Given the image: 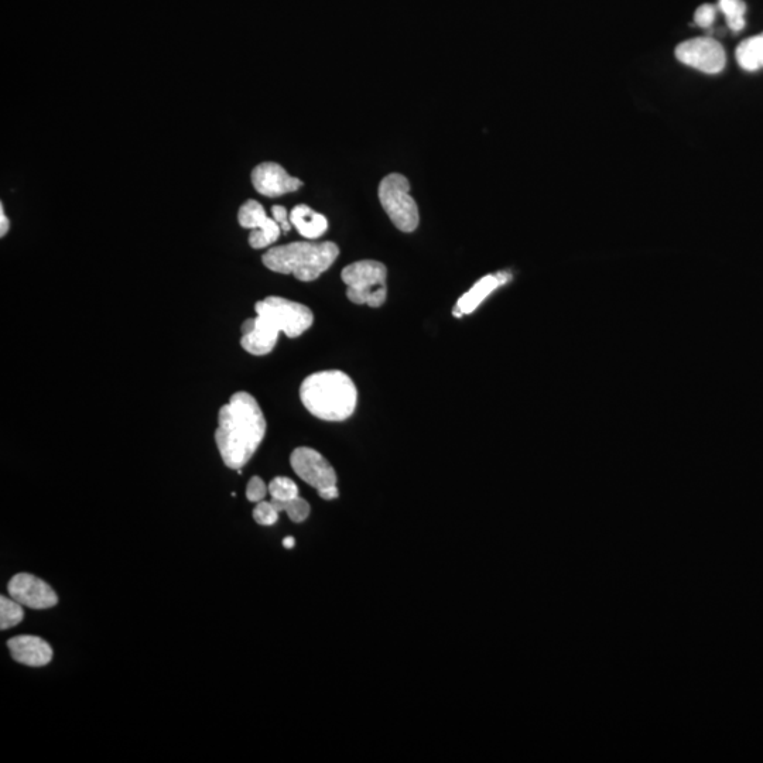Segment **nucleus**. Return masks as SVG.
I'll return each mask as SVG.
<instances>
[{
	"instance_id": "obj_16",
	"label": "nucleus",
	"mask_w": 763,
	"mask_h": 763,
	"mask_svg": "<svg viewBox=\"0 0 763 763\" xmlns=\"http://www.w3.org/2000/svg\"><path fill=\"white\" fill-rule=\"evenodd\" d=\"M718 10L725 16L727 25L732 32H741L745 27L747 5L744 0H718Z\"/></svg>"
},
{
	"instance_id": "obj_25",
	"label": "nucleus",
	"mask_w": 763,
	"mask_h": 763,
	"mask_svg": "<svg viewBox=\"0 0 763 763\" xmlns=\"http://www.w3.org/2000/svg\"><path fill=\"white\" fill-rule=\"evenodd\" d=\"M294 543H296L294 537H286V539L283 540V546H285V549H293Z\"/></svg>"
},
{
	"instance_id": "obj_21",
	"label": "nucleus",
	"mask_w": 763,
	"mask_h": 763,
	"mask_svg": "<svg viewBox=\"0 0 763 763\" xmlns=\"http://www.w3.org/2000/svg\"><path fill=\"white\" fill-rule=\"evenodd\" d=\"M268 492L269 487H266L263 479L259 477H253L251 481H249L248 488H246V498H248V501L256 502V504H259V502H262L263 499L266 498Z\"/></svg>"
},
{
	"instance_id": "obj_11",
	"label": "nucleus",
	"mask_w": 763,
	"mask_h": 763,
	"mask_svg": "<svg viewBox=\"0 0 763 763\" xmlns=\"http://www.w3.org/2000/svg\"><path fill=\"white\" fill-rule=\"evenodd\" d=\"M252 184L259 194L276 198L294 193L303 186V181L290 176L280 164L262 163L252 171Z\"/></svg>"
},
{
	"instance_id": "obj_7",
	"label": "nucleus",
	"mask_w": 763,
	"mask_h": 763,
	"mask_svg": "<svg viewBox=\"0 0 763 763\" xmlns=\"http://www.w3.org/2000/svg\"><path fill=\"white\" fill-rule=\"evenodd\" d=\"M676 57L680 63L706 74L720 73L727 64L724 47L710 37L684 41L677 47Z\"/></svg>"
},
{
	"instance_id": "obj_26",
	"label": "nucleus",
	"mask_w": 763,
	"mask_h": 763,
	"mask_svg": "<svg viewBox=\"0 0 763 763\" xmlns=\"http://www.w3.org/2000/svg\"><path fill=\"white\" fill-rule=\"evenodd\" d=\"M759 39H761L762 65H763V34H759Z\"/></svg>"
},
{
	"instance_id": "obj_24",
	"label": "nucleus",
	"mask_w": 763,
	"mask_h": 763,
	"mask_svg": "<svg viewBox=\"0 0 763 763\" xmlns=\"http://www.w3.org/2000/svg\"><path fill=\"white\" fill-rule=\"evenodd\" d=\"M9 220L8 217L5 215V210H3V205L0 207V236H5L9 232Z\"/></svg>"
},
{
	"instance_id": "obj_14",
	"label": "nucleus",
	"mask_w": 763,
	"mask_h": 763,
	"mask_svg": "<svg viewBox=\"0 0 763 763\" xmlns=\"http://www.w3.org/2000/svg\"><path fill=\"white\" fill-rule=\"evenodd\" d=\"M290 222L307 239H317L328 229L327 218L323 214L311 210L309 205H297L290 212Z\"/></svg>"
},
{
	"instance_id": "obj_15",
	"label": "nucleus",
	"mask_w": 763,
	"mask_h": 763,
	"mask_svg": "<svg viewBox=\"0 0 763 763\" xmlns=\"http://www.w3.org/2000/svg\"><path fill=\"white\" fill-rule=\"evenodd\" d=\"M737 60L744 70L755 71L763 67L761 39H759V36L749 37V39L739 44Z\"/></svg>"
},
{
	"instance_id": "obj_9",
	"label": "nucleus",
	"mask_w": 763,
	"mask_h": 763,
	"mask_svg": "<svg viewBox=\"0 0 763 763\" xmlns=\"http://www.w3.org/2000/svg\"><path fill=\"white\" fill-rule=\"evenodd\" d=\"M238 221L242 228L252 229L249 245L253 249L268 248L279 239L282 228L275 218H269L265 208L258 201L249 200L238 212Z\"/></svg>"
},
{
	"instance_id": "obj_5",
	"label": "nucleus",
	"mask_w": 763,
	"mask_h": 763,
	"mask_svg": "<svg viewBox=\"0 0 763 763\" xmlns=\"http://www.w3.org/2000/svg\"><path fill=\"white\" fill-rule=\"evenodd\" d=\"M386 266L376 260H359L342 270V282L347 285L348 299L355 304L378 309L386 301Z\"/></svg>"
},
{
	"instance_id": "obj_4",
	"label": "nucleus",
	"mask_w": 763,
	"mask_h": 763,
	"mask_svg": "<svg viewBox=\"0 0 763 763\" xmlns=\"http://www.w3.org/2000/svg\"><path fill=\"white\" fill-rule=\"evenodd\" d=\"M338 255L340 249L333 242H293L269 249L263 255V263L272 272L313 282L333 266Z\"/></svg>"
},
{
	"instance_id": "obj_17",
	"label": "nucleus",
	"mask_w": 763,
	"mask_h": 763,
	"mask_svg": "<svg viewBox=\"0 0 763 763\" xmlns=\"http://www.w3.org/2000/svg\"><path fill=\"white\" fill-rule=\"evenodd\" d=\"M25 618L23 605L10 598L0 597V629L15 628Z\"/></svg>"
},
{
	"instance_id": "obj_23",
	"label": "nucleus",
	"mask_w": 763,
	"mask_h": 763,
	"mask_svg": "<svg viewBox=\"0 0 763 763\" xmlns=\"http://www.w3.org/2000/svg\"><path fill=\"white\" fill-rule=\"evenodd\" d=\"M272 214L273 218H275V221L280 225V228H282L283 232H289L290 229H292L290 215L285 207H282V205H275V207L272 208Z\"/></svg>"
},
{
	"instance_id": "obj_20",
	"label": "nucleus",
	"mask_w": 763,
	"mask_h": 763,
	"mask_svg": "<svg viewBox=\"0 0 763 763\" xmlns=\"http://www.w3.org/2000/svg\"><path fill=\"white\" fill-rule=\"evenodd\" d=\"M280 512L277 511L276 506L272 504V501H262L256 505L255 511H253V519L260 526H273L279 520Z\"/></svg>"
},
{
	"instance_id": "obj_8",
	"label": "nucleus",
	"mask_w": 763,
	"mask_h": 763,
	"mask_svg": "<svg viewBox=\"0 0 763 763\" xmlns=\"http://www.w3.org/2000/svg\"><path fill=\"white\" fill-rule=\"evenodd\" d=\"M290 464L304 482L317 489L318 494L325 489L337 487V472L333 465L313 448H296L290 457Z\"/></svg>"
},
{
	"instance_id": "obj_12",
	"label": "nucleus",
	"mask_w": 763,
	"mask_h": 763,
	"mask_svg": "<svg viewBox=\"0 0 763 763\" xmlns=\"http://www.w3.org/2000/svg\"><path fill=\"white\" fill-rule=\"evenodd\" d=\"M10 655L22 665L41 667L53 660V649L39 636H16L8 642Z\"/></svg>"
},
{
	"instance_id": "obj_13",
	"label": "nucleus",
	"mask_w": 763,
	"mask_h": 763,
	"mask_svg": "<svg viewBox=\"0 0 763 763\" xmlns=\"http://www.w3.org/2000/svg\"><path fill=\"white\" fill-rule=\"evenodd\" d=\"M509 279H511L509 273L501 272L479 280L477 285L472 287L471 290H468V292L457 301L453 310L454 316L463 317L465 314H471L472 311L477 309L482 301L487 299L489 294L494 292L495 289H498L499 286L505 285Z\"/></svg>"
},
{
	"instance_id": "obj_10",
	"label": "nucleus",
	"mask_w": 763,
	"mask_h": 763,
	"mask_svg": "<svg viewBox=\"0 0 763 763\" xmlns=\"http://www.w3.org/2000/svg\"><path fill=\"white\" fill-rule=\"evenodd\" d=\"M8 591L13 600L27 608H53L58 602L56 591L51 588V585L32 574H16L9 581Z\"/></svg>"
},
{
	"instance_id": "obj_6",
	"label": "nucleus",
	"mask_w": 763,
	"mask_h": 763,
	"mask_svg": "<svg viewBox=\"0 0 763 763\" xmlns=\"http://www.w3.org/2000/svg\"><path fill=\"white\" fill-rule=\"evenodd\" d=\"M379 200L390 221L402 232L419 227V208L410 195V183L402 174H389L379 184Z\"/></svg>"
},
{
	"instance_id": "obj_3",
	"label": "nucleus",
	"mask_w": 763,
	"mask_h": 763,
	"mask_svg": "<svg viewBox=\"0 0 763 763\" xmlns=\"http://www.w3.org/2000/svg\"><path fill=\"white\" fill-rule=\"evenodd\" d=\"M300 399L313 416L325 422H344L357 409L358 390L347 374L323 371L304 379Z\"/></svg>"
},
{
	"instance_id": "obj_22",
	"label": "nucleus",
	"mask_w": 763,
	"mask_h": 763,
	"mask_svg": "<svg viewBox=\"0 0 763 763\" xmlns=\"http://www.w3.org/2000/svg\"><path fill=\"white\" fill-rule=\"evenodd\" d=\"M715 17H717V8L710 5V3H706V5H701L700 8H697L696 13H694V23L697 26L703 27V29H708V27L713 26Z\"/></svg>"
},
{
	"instance_id": "obj_1",
	"label": "nucleus",
	"mask_w": 763,
	"mask_h": 763,
	"mask_svg": "<svg viewBox=\"0 0 763 763\" xmlns=\"http://www.w3.org/2000/svg\"><path fill=\"white\" fill-rule=\"evenodd\" d=\"M265 434V416L248 392L235 393L220 410L215 441L228 468L241 471L258 450Z\"/></svg>"
},
{
	"instance_id": "obj_2",
	"label": "nucleus",
	"mask_w": 763,
	"mask_h": 763,
	"mask_svg": "<svg viewBox=\"0 0 763 763\" xmlns=\"http://www.w3.org/2000/svg\"><path fill=\"white\" fill-rule=\"evenodd\" d=\"M255 318H249L242 325V348L249 354L262 357L275 348L279 334L296 338L314 323L313 311L296 301L283 297H268L258 301Z\"/></svg>"
},
{
	"instance_id": "obj_18",
	"label": "nucleus",
	"mask_w": 763,
	"mask_h": 763,
	"mask_svg": "<svg viewBox=\"0 0 763 763\" xmlns=\"http://www.w3.org/2000/svg\"><path fill=\"white\" fill-rule=\"evenodd\" d=\"M270 501H272V504L276 506L277 511L286 512L287 515H289V518L293 520V522L301 523L309 518V502L304 501V499L300 498V496H296V498L290 499V501L287 502H277L273 501V499H270Z\"/></svg>"
},
{
	"instance_id": "obj_19",
	"label": "nucleus",
	"mask_w": 763,
	"mask_h": 763,
	"mask_svg": "<svg viewBox=\"0 0 763 763\" xmlns=\"http://www.w3.org/2000/svg\"><path fill=\"white\" fill-rule=\"evenodd\" d=\"M269 494L272 496L273 501L287 502L290 499L299 496V488L294 484V481L286 477H277L270 481Z\"/></svg>"
}]
</instances>
